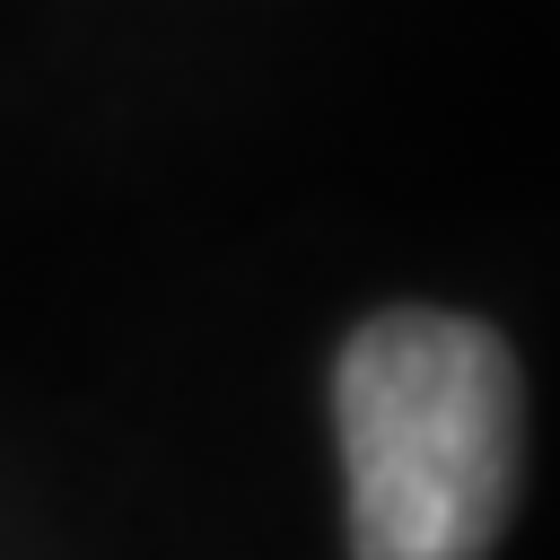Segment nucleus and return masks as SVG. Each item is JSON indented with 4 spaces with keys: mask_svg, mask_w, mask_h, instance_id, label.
I'll list each match as a JSON object with an SVG mask.
<instances>
[{
    "mask_svg": "<svg viewBox=\"0 0 560 560\" xmlns=\"http://www.w3.org/2000/svg\"><path fill=\"white\" fill-rule=\"evenodd\" d=\"M350 551L481 560L516 499V359L490 324L394 306L368 315L332 376Z\"/></svg>",
    "mask_w": 560,
    "mask_h": 560,
    "instance_id": "1",
    "label": "nucleus"
}]
</instances>
